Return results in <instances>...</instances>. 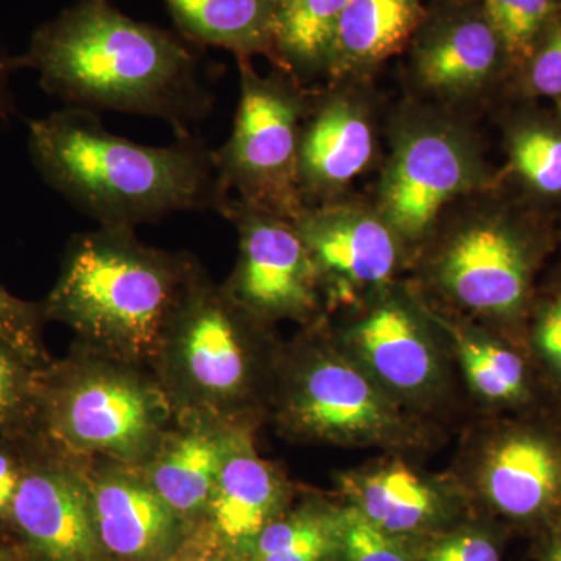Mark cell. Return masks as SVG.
<instances>
[{
	"instance_id": "cell-1",
	"label": "cell",
	"mask_w": 561,
	"mask_h": 561,
	"mask_svg": "<svg viewBox=\"0 0 561 561\" xmlns=\"http://www.w3.org/2000/svg\"><path fill=\"white\" fill-rule=\"evenodd\" d=\"M16 61L35 69L44 90L72 108L160 117L179 131L210 108L195 55L108 0H77L33 33Z\"/></svg>"
},
{
	"instance_id": "cell-2",
	"label": "cell",
	"mask_w": 561,
	"mask_h": 561,
	"mask_svg": "<svg viewBox=\"0 0 561 561\" xmlns=\"http://www.w3.org/2000/svg\"><path fill=\"white\" fill-rule=\"evenodd\" d=\"M41 176L102 227L135 228L179 210H220L227 201L213 151L184 136L173 146L133 142L94 111L69 108L28 124Z\"/></svg>"
},
{
	"instance_id": "cell-3",
	"label": "cell",
	"mask_w": 561,
	"mask_h": 561,
	"mask_svg": "<svg viewBox=\"0 0 561 561\" xmlns=\"http://www.w3.org/2000/svg\"><path fill=\"white\" fill-rule=\"evenodd\" d=\"M135 228L101 227L70 243L43 312L124 357L161 348L192 262L150 249Z\"/></svg>"
},
{
	"instance_id": "cell-4",
	"label": "cell",
	"mask_w": 561,
	"mask_h": 561,
	"mask_svg": "<svg viewBox=\"0 0 561 561\" xmlns=\"http://www.w3.org/2000/svg\"><path fill=\"white\" fill-rule=\"evenodd\" d=\"M280 424L309 442L348 448H423V423L341 345L312 346L294 360L279 402Z\"/></svg>"
},
{
	"instance_id": "cell-5",
	"label": "cell",
	"mask_w": 561,
	"mask_h": 561,
	"mask_svg": "<svg viewBox=\"0 0 561 561\" xmlns=\"http://www.w3.org/2000/svg\"><path fill=\"white\" fill-rule=\"evenodd\" d=\"M38 401L51 438L69 451L127 463L153 456L169 416L160 389L106 365L79 368L39 387Z\"/></svg>"
},
{
	"instance_id": "cell-6",
	"label": "cell",
	"mask_w": 561,
	"mask_h": 561,
	"mask_svg": "<svg viewBox=\"0 0 561 561\" xmlns=\"http://www.w3.org/2000/svg\"><path fill=\"white\" fill-rule=\"evenodd\" d=\"M254 321L192 264L161 342L187 400L219 411L249 397L257 376Z\"/></svg>"
},
{
	"instance_id": "cell-7",
	"label": "cell",
	"mask_w": 561,
	"mask_h": 561,
	"mask_svg": "<svg viewBox=\"0 0 561 561\" xmlns=\"http://www.w3.org/2000/svg\"><path fill=\"white\" fill-rule=\"evenodd\" d=\"M241 62V101L231 138L213 151L221 187L243 203L295 220L301 213L298 154L302 103L286 81L261 79Z\"/></svg>"
},
{
	"instance_id": "cell-8",
	"label": "cell",
	"mask_w": 561,
	"mask_h": 561,
	"mask_svg": "<svg viewBox=\"0 0 561 561\" xmlns=\"http://www.w3.org/2000/svg\"><path fill=\"white\" fill-rule=\"evenodd\" d=\"M220 213L241 236L228 297L256 321L311 319L320 279L295 220L228 198Z\"/></svg>"
},
{
	"instance_id": "cell-9",
	"label": "cell",
	"mask_w": 561,
	"mask_h": 561,
	"mask_svg": "<svg viewBox=\"0 0 561 561\" xmlns=\"http://www.w3.org/2000/svg\"><path fill=\"white\" fill-rule=\"evenodd\" d=\"M339 345L409 409L426 408L446 387V365L437 342L400 301L373 306L343 332Z\"/></svg>"
},
{
	"instance_id": "cell-10",
	"label": "cell",
	"mask_w": 561,
	"mask_h": 561,
	"mask_svg": "<svg viewBox=\"0 0 561 561\" xmlns=\"http://www.w3.org/2000/svg\"><path fill=\"white\" fill-rule=\"evenodd\" d=\"M530 275L527 247L497 221H479L457 232L437 262L445 294L465 311L489 319L519 312Z\"/></svg>"
},
{
	"instance_id": "cell-11",
	"label": "cell",
	"mask_w": 561,
	"mask_h": 561,
	"mask_svg": "<svg viewBox=\"0 0 561 561\" xmlns=\"http://www.w3.org/2000/svg\"><path fill=\"white\" fill-rule=\"evenodd\" d=\"M11 522L43 561H99L90 481L60 461H27Z\"/></svg>"
},
{
	"instance_id": "cell-12",
	"label": "cell",
	"mask_w": 561,
	"mask_h": 561,
	"mask_svg": "<svg viewBox=\"0 0 561 561\" xmlns=\"http://www.w3.org/2000/svg\"><path fill=\"white\" fill-rule=\"evenodd\" d=\"M471 478L491 511L512 522H538L561 511V448L541 432H494L476 451Z\"/></svg>"
},
{
	"instance_id": "cell-13",
	"label": "cell",
	"mask_w": 561,
	"mask_h": 561,
	"mask_svg": "<svg viewBox=\"0 0 561 561\" xmlns=\"http://www.w3.org/2000/svg\"><path fill=\"white\" fill-rule=\"evenodd\" d=\"M346 504L391 537L420 541L449 529L461 507L451 483L400 459H386L339 476Z\"/></svg>"
},
{
	"instance_id": "cell-14",
	"label": "cell",
	"mask_w": 561,
	"mask_h": 561,
	"mask_svg": "<svg viewBox=\"0 0 561 561\" xmlns=\"http://www.w3.org/2000/svg\"><path fill=\"white\" fill-rule=\"evenodd\" d=\"M470 151L454 135L424 130L405 139L383 184V210L391 230L420 239L443 206L474 183Z\"/></svg>"
},
{
	"instance_id": "cell-15",
	"label": "cell",
	"mask_w": 561,
	"mask_h": 561,
	"mask_svg": "<svg viewBox=\"0 0 561 561\" xmlns=\"http://www.w3.org/2000/svg\"><path fill=\"white\" fill-rule=\"evenodd\" d=\"M321 283L332 298L348 300L359 290L382 286L398 265L397 232L364 210H301L295 219Z\"/></svg>"
},
{
	"instance_id": "cell-16",
	"label": "cell",
	"mask_w": 561,
	"mask_h": 561,
	"mask_svg": "<svg viewBox=\"0 0 561 561\" xmlns=\"http://www.w3.org/2000/svg\"><path fill=\"white\" fill-rule=\"evenodd\" d=\"M103 552L125 561H154L179 541L183 519L142 472L116 468L90 481Z\"/></svg>"
},
{
	"instance_id": "cell-17",
	"label": "cell",
	"mask_w": 561,
	"mask_h": 561,
	"mask_svg": "<svg viewBox=\"0 0 561 561\" xmlns=\"http://www.w3.org/2000/svg\"><path fill=\"white\" fill-rule=\"evenodd\" d=\"M286 501L283 476L262 459L251 432L236 426L206 507L214 534L243 556L254 538L283 513Z\"/></svg>"
},
{
	"instance_id": "cell-18",
	"label": "cell",
	"mask_w": 561,
	"mask_h": 561,
	"mask_svg": "<svg viewBox=\"0 0 561 561\" xmlns=\"http://www.w3.org/2000/svg\"><path fill=\"white\" fill-rule=\"evenodd\" d=\"M236 426L195 421L161 442L142 474L183 519L205 515Z\"/></svg>"
},
{
	"instance_id": "cell-19",
	"label": "cell",
	"mask_w": 561,
	"mask_h": 561,
	"mask_svg": "<svg viewBox=\"0 0 561 561\" xmlns=\"http://www.w3.org/2000/svg\"><path fill=\"white\" fill-rule=\"evenodd\" d=\"M373 154V133L359 110L346 101L324 103L301 131L300 192L327 194L359 175Z\"/></svg>"
},
{
	"instance_id": "cell-20",
	"label": "cell",
	"mask_w": 561,
	"mask_h": 561,
	"mask_svg": "<svg viewBox=\"0 0 561 561\" xmlns=\"http://www.w3.org/2000/svg\"><path fill=\"white\" fill-rule=\"evenodd\" d=\"M181 33L192 43L220 47L247 60L273 49L278 0H164Z\"/></svg>"
},
{
	"instance_id": "cell-21",
	"label": "cell",
	"mask_w": 561,
	"mask_h": 561,
	"mask_svg": "<svg viewBox=\"0 0 561 561\" xmlns=\"http://www.w3.org/2000/svg\"><path fill=\"white\" fill-rule=\"evenodd\" d=\"M501 49V41L485 18L459 22L421 51V80L437 91L470 90L493 72Z\"/></svg>"
},
{
	"instance_id": "cell-22",
	"label": "cell",
	"mask_w": 561,
	"mask_h": 561,
	"mask_svg": "<svg viewBox=\"0 0 561 561\" xmlns=\"http://www.w3.org/2000/svg\"><path fill=\"white\" fill-rule=\"evenodd\" d=\"M416 20V0H350L339 20L328 60H381L404 43Z\"/></svg>"
},
{
	"instance_id": "cell-23",
	"label": "cell",
	"mask_w": 561,
	"mask_h": 561,
	"mask_svg": "<svg viewBox=\"0 0 561 561\" xmlns=\"http://www.w3.org/2000/svg\"><path fill=\"white\" fill-rule=\"evenodd\" d=\"M341 507L305 504L273 519L254 538L247 561H334L339 549Z\"/></svg>"
},
{
	"instance_id": "cell-24",
	"label": "cell",
	"mask_w": 561,
	"mask_h": 561,
	"mask_svg": "<svg viewBox=\"0 0 561 561\" xmlns=\"http://www.w3.org/2000/svg\"><path fill=\"white\" fill-rule=\"evenodd\" d=\"M451 335L465 381L478 400L507 405L526 398V364L515 350L481 331L456 328Z\"/></svg>"
},
{
	"instance_id": "cell-25",
	"label": "cell",
	"mask_w": 561,
	"mask_h": 561,
	"mask_svg": "<svg viewBox=\"0 0 561 561\" xmlns=\"http://www.w3.org/2000/svg\"><path fill=\"white\" fill-rule=\"evenodd\" d=\"M350 0H278L273 49L298 69L330 58L339 20Z\"/></svg>"
},
{
	"instance_id": "cell-26",
	"label": "cell",
	"mask_w": 561,
	"mask_h": 561,
	"mask_svg": "<svg viewBox=\"0 0 561 561\" xmlns=\"http://www.w3.org/2000/svg\"><path fill=\"white\" fill-rule=\"evenodd\" d=\"M557 0H485V20L516 60L534 57L538 44L557 20Z\"/></svg>"
},
{
	"instance_id": "cell-27",
	"label": "cell",
	"mask_w": 561,
	"mask_h": 561,
	"mask_svg": "<svg viewBox=\"0 0 561 561\" xmlns=\"http://www.w3.org/2000/svg\"><path fill=\"white\" fill-rule=\"evenodd\" d=\"M334 561H419L409 541L373 526L356 508L341 507L339 549Z\"/></svg>"
},
{
	"instance_id": "cell-28",
	"label": "cell",
	"mask_w": 561,
	"mask_h": 561,
	"mask_svg": "<svg viewBox=\"0 0 561 561\" xmlns=\"http://www.w3.org/2000/svg\"><path fill=\"white\" fill-rule=\"evenodd\" d=\"M516 171L531 186L546 194L561 192V135L546 128H529L516 135L512 144Z\"/></svg>"
},
{
	"instance_id": "cell-29",
	"label": "cell",
	"mask_w": 561,
	"mask_h": 561,
	"mask_svg": "<svg viewBox=\"0 0 561 561\" xmlns=\"http://www.w3.org/2000/svg\"><path fill=\"white\" fill-rule=\"evenodd\" d=\"M39 387L35 364L0 341V434L32 411Z\"/></svg>"
},
{
	"instance_id": "cell-30",
	"label": "cell",
	"mask_w": 561,
	"mask_h": 561,
	"mask_svg": "<svg viewBox=\"0 0 561 561\" xmlns=\"http://www.w3.org/2000/svg\"><path fill=\"white\" fill-rule=\"evenodd\" d=\"M413 551L419 561H502L493 535L474 526L438 531L415 541Z\"/></svg>"
},
{
	"instance_id": "cell-31",
	"label": "cell",
	"mask_w": 561,
	"mask_h": 561,
	"mask_svg": "<svg viewBox=\"0 0 561 561\" xmlns=\"http://www.w3.org/2000/svg\"><path fill=\"white\" fill-rule=\"evenodd\" d=\"M39 309L0 287V341L36 364L39 357Z\"/></svg>"
},
{
	"instance_id": "cell-32",
	"label": "cell",
	"mask_w": 561,
	"mask_h": 561,
	"mask_svg": "<svg viewBox=\"0 0 561 561\" xmlns=\"http://www.w3.org/2000/svg\"><path fill=\"white\" fill-rule=\"evenodd\" d=\"M530 83L545 95L561 94V20L552 22L534 54Z\"/></svg>"
},
{
	"instance_id": "cell-33",
	"label": "cell",
	"mask_w": 561,
	"mask_h": 561,
	"mask_svg": "<svg viewBox=\"0 0 561 561\" xmlns=\"http://www.w3.org/2000/svg\"><path fill=\"white\" fill-rule=\"evenodd\" d=\"M535 350L561 387V291L546 302L535 323Z\"/></svg>"
},
{
	"instance_id": "cell-34",
	"label": "cell",
	"mask_w": 561,
	"mask_h": 561,
	"mask_svg": "<svg viewBox=\"0 0 561 561\" xmlns=\"http://www.w3.org/2000/svg\"><path fill=\"white\" fill-rule=\"evenodd\" d=\"M27 460L9 443L0 440V519L10 518Z\"/></svg>"
},
{
	"instance_id": "cell-35",
	"label": "cell",
	"mask_w": 561,
	"mask_h": 561,
	"mask_svg": "<svg viewBox=\"0 0 561 561\" xmlns=\"http://www.w3.org/2000/svg\"><path fill=\"white\" fill-rule=\"evenodd\" d=\"M14 69H18L16 58H10L0 49V119H3L10 111L9 80L11 70Z\"/></svg>"
},
{
	"instance_id": "cell-36",
	"label": "cell",
	"mask_w": 561,
	"mask_h": 561,
	"mask_svg": "<svg viewBox=\"0 0 561 561\" xmlns=\"http://www.w3.org/2000/svg\"><path fill=\"white\" fill-rule=\"evenodd\" d=\"M545 561H561V516L553 526L551 540L546 549Z\"/></svg>"
},
{
	"instance_id": "cell-37",
	"label": "cell",
	"mask_w": 561,
	"mask_h": 561,
	"mask_svg": "<svg viewBox=\"0 0 561 561\" xmlns=\"http://www.w3.org/2000/svg\"><path fill=\"white\" fill-rule=\"evenodd\" d=\"M176 561H217L214 559H183V560H176Z\"/></svg>"
},
{
	"instance_id": "cell-38",
	"label": "cell",
	"mask_w": 561,
	"mask_h": 561,
	"mask_svg": "<svg viewBox=\"0 0 561 561\" xmlns=\"http://www.w3.org/2000/svg\"><path fill=\"white\" fill-rule=\"evenodd\" d=\"M0 561H10L9 557H7V553L3 551H0Z\"/></svg>"
}]
</instances>
